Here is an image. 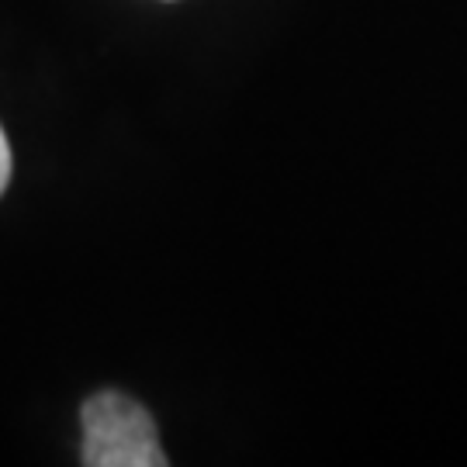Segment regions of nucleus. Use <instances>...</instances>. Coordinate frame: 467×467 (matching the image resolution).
<instances>
[{"label": "nucleus", "mask_w": 467, "mask_h": 467, "mask_svg": "<svg viewBox=\"0 0 467 467\" xmlns=\"http://www.w3.org/2000/svg\"><path fill=\"white\" fill-rule=\"evenodd\" d=\"M84 464L90 467H167L156 422L146 405L121 395L98 391L84 405Z\"/></svg>", "instance_id": "1"}, {"label": "nucleus", "mask_w": 467, "mask_h": 467, "mask_svg": "<svg viewBox=\"0 0 467 467\" xmlns=\"http://www.w3.org/2000/svg\"><path fill=\"white\" fill-rule=\"evenodd\" d=\"M7 181H11V146H7L4 129H0V194L7 191Z\"/></svg>", "instance_id": "2"}]
</instances>
